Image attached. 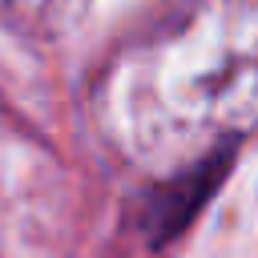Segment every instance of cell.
I'll return each mask as SVG.
<instances>
[{"label":"cell","mask_w":258,"mask_h":258,"mask_svg":"<svg viewBox=\"0 0 258 258\" xmlns=\"http://www.w3.org/2000/svg\"><path fill=\"white\" fill-rule=\"evenodd\" d=\"M133 153L206 169L258 129V0H189L117 77Z\"/></svg>","instance_id":"obj_1"},{"label":"cell","mask_w":258,"mask_h":258,"mask_svg":"<svg viewBox=\"0 0 258 258\" xmlns=\"http://www.w3.org/2000/svg\"><path fill=\"white\" fill-rule=\"evenodd\" d=\"M89 12V0H0V28L20 40H60Z\"/></svg>","instance_id":"obj_2"}]
</instances>
